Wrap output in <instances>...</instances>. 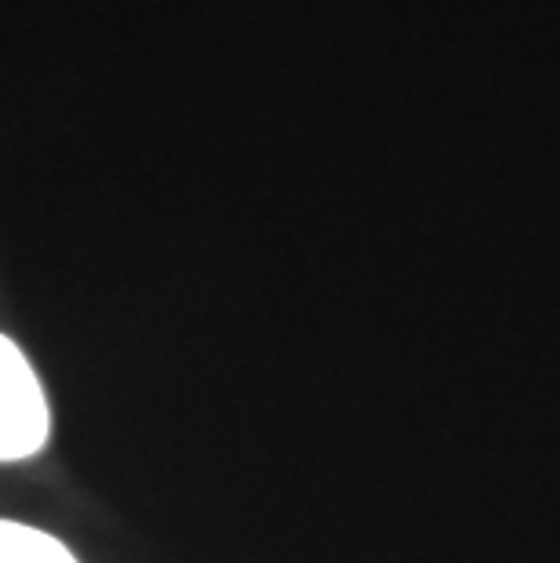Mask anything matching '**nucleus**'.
<instances>
[{
	"label": "nucleus",
	"instance_id": "nucleus-1",
	"mask_svg": "<svg viewBox=\"0 0 560 563\" xmlns=\"http://www.w3.org/2000/svg\"><path fill=\"white\" fill-rule=\"evenodd\" d=\"M52 440V404L30 353L0 331V465L30 462Z\"/></svg>",
	"mask_w": 560,
	"mask_h": 563
},
{
	"label": "nucleus",
	"instance_id": "nucleus-2",
	"mask_svg": "<svg viewBox=\"0 0 560 563\" xmlns=\"http://www.w3.org/2000/svg\"><path fill=\"white\" fill-rule=\"evenodd\" d=\"M0 563H80V556L37 523L0 517Z\"/></svg>",
	"mask_w": 560,
	"mask_h": 563
}]
</instances>
